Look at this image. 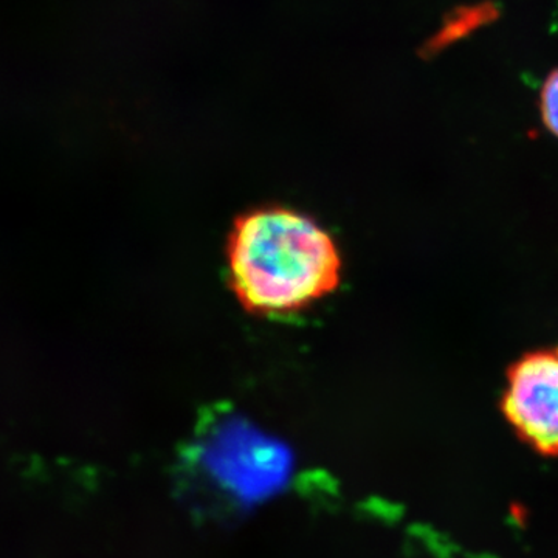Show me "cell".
I'll use <instances>...</instances> for the list:
<instances>
[{
    "label": "cell",
    "instance_id": "4",
    "mask_svg": "<svg viewBox=\"0 0 558 558\" xmlns=\"http://www.w3.org/2000/svg\"><path fill=\"white\" fill-rule=\"evenodd\" d=\"M539 112L550 134L558 137V69L550 72L543 84L542 94H539Z\"/></svg>",
    "mask_w": 558,
    "mask_h": 558
},
{
    "label": "cell",
    "instance_id": "1",
    "mask_svg": "<svg viewBox=\"0 0 558 558\" xmlns=\"http://www.w3.org/2000/svg\"><path fill=\"white\" fill-rule=\"evenodd\" d=\"M229 282L248 312L295 314L330 295L340 284L341 256L322 226L286 207H263L240 216L227 244Z\"/></svg>",
    "mask_w": 558,
    "mask_h": 558
},
{
    "label": "cell",
    "instance_id": "3",
    "mask_svg": "<svg viewBox=\"0 0 558 558\" xmlns=\"http://www.w3.org/2000/svg\"><path fill=\"white\" fill-rule=\"evenodd\" d=\"M501 407L524 442L558 457V347L529 352L510 366Z\"/></svg>",
    "mask_w": 558,
    "mask_h": 558
},
{
    "label": "cell",
    "instance_id": "2",
    "mask_svg": "<svg viewBox=\"0 0 558 558\" xmlns=\"http://www.w3.org/2000/svg\"><path fill=\"white\" fill-rule=\"evenodd\" d=\"M193 465L211 497L234 510L270 505L289 490L299 470L288 440L236 414L202 433Z\"/></svg>",
    "mask_w": 558,
    "mask_h": 558
}]
</instances>
